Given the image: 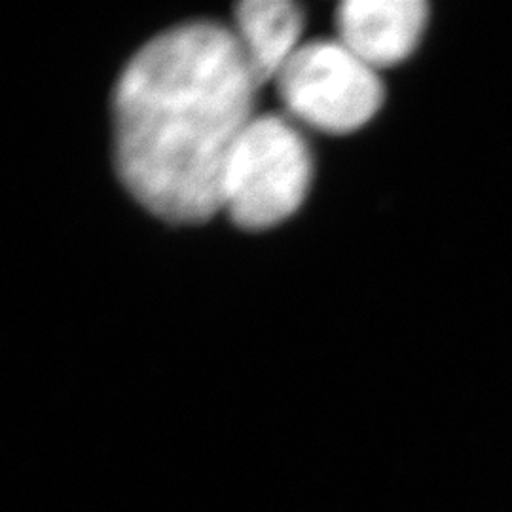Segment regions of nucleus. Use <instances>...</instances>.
<instances>
[{"instance_id":"obj_4","label":"nucleus","mask_w":512,"mask_h":512,"mask_svg":"<svg viewBox=\"0 0 512 512\" xmlns=\"http://www.w3.org/2000/svg\"><path fill=\"white\" fill-rule=\"evenodd\" d=\"M338 40L372 69L393 67L420 44L427 25L423 0H348L336 14Z\"/></svg>"},{"instance_id":"obj_1","label":"nucleus","mask_w":512,"mask_h":512,"mask_svg":"<svg viewBox=\"0 0 512 512\" xmlns=\"http://www.w3.org/2000/svg\"><path fill=\"white\" fill-rule=\"evenodd\" d=\"M258 86L236 31L220 23L192 21L150 40L114 90V156L131 196L169 222L215 217Z\"/></svg>"},{"instance_id":"obj_3","label":"nucleus","mask_w":512,"mask_h":512,"mask_svg":"<svg viewBox=\"0 0 512 512\" xmlns=\"http://www.w3.org/2000/svg\"><path fill=\"white\" fill-rule=\"evenodd\" d=\"M283 105L310 128L346 135L380 110L384 86L340 40L302 44L275 78Z\"/></svg>"},{"instance_id":"obj_2","label":"nucleus","mask_w":512,"mask_h":512,"mask_svg":"<svg viewBox=\"0 0 512 512\" xmlns=\"http://www.w3.org/2000/svg\"><path fill=\"white\" fill-rule=\"evenodd\" d=\"M313 173L302 133L279 114L255 116L232 148L222 179V209L243 230H266L306 200Z\"/></svg>"},{"instance_id":"obj_5","label":"nucleus","mask_w":512,"mask_h":512,"mask_svg":"<svg viewBox=\"0 0 512 512\" xmlns=\"http://www.w3.org/2000/svg\"><path fill=\"white\" fill-rule=\"evenodd\" d=\"M304 12L289 0H247L236 10V37L258 84L277 78L302 46Z\"/></svg>"}]
</instances>
